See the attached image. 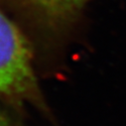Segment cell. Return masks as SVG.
<instances>
[{
	"label": "cell",
	"mask_w": 126,
	"mask_h": 126,
	"mask_svg": "<svg viewBox=\"0 0 126 126\" xmlns=\"http://www.w3.org/2000/svg\"><path fill=\"white\" fill-rule=\"evenodd\" d=\"M91 0H0L32 46L36 67L64 63Z\"/></svg>",
	"instance_id": "1"
},
{
	"label": "cell",
	"mask_w": 126,
	"mask_h": 126,
	"mask_svg": "<svg viewBox=\"0 0 126 126\" xmlns=\"http://www.w3.org/2000/svg\"><path fill=\"white\" fill-rule=\"evenodd\" d=\"M44 107L34 52L29 40L0 6V106Z\"/></svg>",
	"instance_id": "2"
},
{
	"label": "cell",
	"mask_w": 126,
	"mask_h": 126,
	"mask_svg": "<svg viewBox=\"0 0 126 126\" xmlns=\"http://www.w3.org/2000/svg\"><path fill=\"white\" fill-rule=\"evenodd\" d=\"M0 126H15L7 114L3 111L2 106H0Z\"/></svg>",
	"instance_id": "3"
}]
</instances>
